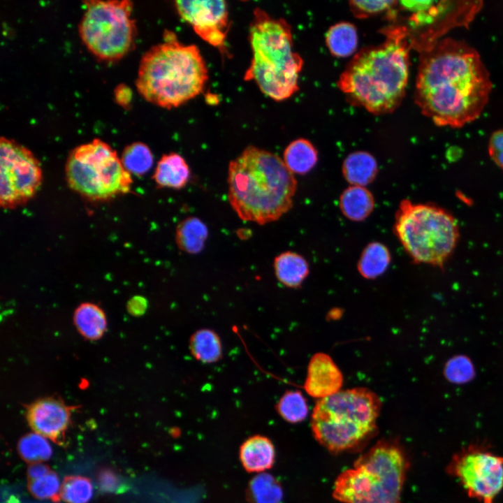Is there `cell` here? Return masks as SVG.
Instances as JSON below:
<instances>
[{
	"instance_id": "ab89813d",
	"label": "cell",
	"mask_w": 503,
	"mask_h": 503,
	"mask_svg": "<svg viewBox=\"0 0 503 503\" xmlns=\"http://www.w3.org/2000/svg\"><path fill=\"white\" fill-rule=\"evenodd\" d=\"M51 469L43 462L30 464L27 469V480L36 479L48 472Z\"/></svg>"
},
{
	"instance_id": "7402d4cb",
	"label": "cell",
	"mask_w": 503,
	"mask_h": 503,
	"mask_svg": "<svg viewBox=\"0 0 503 503\" xmlns=\"http://www.w3.org/2000/svg\"><path fill=\"white\" fill-rule=\"evenodd\" d=\"M73 322L78 333L92 341L100 339L107 328L105 312L92 302H83L75 309Z\"/></svg>"
},
{
	"instance_id": "f1b7e54d",
	"label": "cell",
	"mask_w": 503,
	"mask_h": 503,
	"mask_svg": "<svg viewBox=\"0 0 503 503\" xmlns=\"http://www.w3.org/2000/svg\"><path fill=\"white\" fill-rule=\"evenodd\" d=\"M120 159L124 168L129 173L138 176L147 173L154 162L150 149L147 145L140 142L127 145Z\"/></svg>"
},
{
	"instance_id": "6da1fadb",
	"label": "cell",
	"mask_w": 503,
	"mask_h": 503,
	"mask_svg": "<svg viewBox=\"0 0 503 503\" xmlns=\"http://www.w3.org/2000/svg\"><path fill=\"white\" fill-rule=\"evenodd\" d=\"M414 100L436 125L459 128L478 118L492 90L478 52L462 41L439 40L420 53Z\"/></svg>"
},
{
	"instance_id": "1f68e13d",
	"label": "cell",
	"mask_w": 503,
	"mask_h": 503,
	"mask_svg": "<svg viewBox=\"0 0 503 503\" xmlns=\"http://www.w3.org/2000/svg\"><path fill=\"white\" fill-rule=\"evenodd\" d=\"M61 484V500L66 503H88L92 497L93 486L87 477L66 476Z\"/></svg>"
},
{
	"instance_id": "30bf717a",
	"label": "cell",
	"mask_w": 503,
	"mask_h": 503,
	"mask_svg": "<svg viewBox=\"0 0 503 503\" xmlns=\"http://www.w3.org/2000/svg\"><path fill=\"white\" fill-rule=\"evenodd\" d=\"M79 35L87 48L97 58L117 60L133 47L136 23L133 3L129 0L84 2Z\"/></svg>"
},
{
	"instance_id": "836d02e7",
	"label": "cell",
	"mask_w": 503,
	"mask_h": 503,
	"mask_svg": "<svg viewBox=\"0 0 503 503\" xmlns=\"http://www.w3.org/2000/svg\"><path fill=\"white\" fill-rule=\"evenodd\" d=\"M443 372L445 378L454 384H466L475 376L473 363L465 355H457L449 359Z\"/></svg>"
},
{
	"instance_id": "e0dca14e",
	"label": "cell",
	"mask_w": 503,
	"mask_h": 503,
	"mask_svg": "<svg viewBox=\"0 0 503 503\" xmlns=\"http://www.w3.org/2000/svg\"><path fill=\"white\" fill-rule=\"evenodd\" d=\"M239 458L247 472L261 473L272 467L275 460V446L268 437L253 435L241 444Z\"/></svg>"
},
{
	"instance_id": "3957f363",
	"label": "cell",
	"mask_w": 503,
	"mask_h": 503,
	"mask_svg": "<svg viewBox=\"0 0 503 503\" xmlns=\"http://www.w3.org/2000/svg\"><path fill=\"white\" fill-rule=\"evenodd\" d=\"M228 185L229 203L238 217L263 225L291 209L297 183L283 159L249 145L230 162Z\"/></svg>"
},
{
	"instance_id": "9a60e30c",
	"label": "cell",
	"mask_w": 503,
	"mask_h": 503,
	"mask_svg": "<svg viewBox=\"0 0 503 503\" xmlns=\"http://www.w3.org/2000/svg\"><path fill=\"white\" fill-rule=\"evenodd\" d=\"M73 409L59 398L46 397L38 399L27 407L26 418L34 432L62 445L66 442Z\"/></svg>"
},
{
	"instance_id": "9c48e42d",
	"label": "cell",
	"mask_w": 503,
	"mask_h": 503,
	"mask_svg": "<svg viewBox=\"0 0 503 503\" xmlns=\"http://www.w3.org/2000/svg\"><path fill=\"white\" fill-rule=\"evenodd\" d=\"M66 175L73 190L95 201L126 194L133 182L131 174L124 168L116 151L97 138L71 152Z\"/></svg>"
},
{
	"instance_id": "8d00e7d4",
	"label": "cell",
	"mask_w": 503,
	"mask_h": 503,
	"mask_svg": "<svg viewBox=\"0 0 503 503\" xmlns=\"http://www.w3.org/2000/svg\"><path fill=\"white\" fill-rule=\"evenodd\" d=\"M98 481L99 486L106 491H113L119 486V479L111 470H101L99 474Z\"/></svg>"
},
{
	"instance_id": "5b68a950",
	"label": "cell",
	"mask_w": 503,
	"mask_h": 503,
	"mask_svg": "<svg viewBox=\"0 0 503 503\" xmlns=\"http://www.w3.org/2000/svg\"><path fill=\"white\" fill-rule=\"evenodd\" d=\"M249 39L252 51L245 80H254L261 91L281 101L298 90L302 68V57L293 51L291 26L282 18H275L259 8L254 10Z\"/></svg>"
},
{
	"instance_id": "484cf974",
	"label": "cell",
	"mask_w": 503,
	"mask_h": 503,
	"mask_svg": "<svg viewBox=\"0 0 503 503\" xmlns=\"http://www.w3.org/2000/svg\"><path fill=\"white\" fill-rule=\"evenodd\" d=\"M358 41L356 27L349 22L331 26L326 36V43L330 54L337 57H347L353 54Z\"/></svg>"
},
{
	"instance_id": "ffe728a7",
	"label": "cell",
	"mask_w": 503,
	"mask_h": 503,
	"mask_svg": "<svg viewBox=\"0 0 503 503\" xmlns=\"http://www.w3.org/2000/svg\"><path fill=\"white\" fill-rule=\"evenodd\" d=\"M274 270L278 281L289 288L300 286L309 274V264L301 255L285 252L275 257Z\"/></svg>"
},
{
	"instance_id": "d4e9b609",
	"label": "cell",
	"mask_w": 503,
	"mask_h": 503,
	"mask_svg": "<svg viewBox=\"0 0 503 503\" xmlns=\"http://www.w3.org/2000/svg\"><path fill=\"white\" fill-rule=\"evenodd\" d=\"M283 156L286 166L293 174L304 175L315 166L318 152L310 141L299 138L286 147Z\"/></svg>"
},
{
	"instance_id": "4fadbf2b",
	"label": "cell",
	"mask_w": 503,
	"mask_h": 503,
	"mask_svg": "<svg viewBox=\"0 0 503 503\" xmlns=\"http://www.w3.org/2000/svg\"><path fill=\"white\" fill-rule=\"evenodd\" d=\"M0 203L5 209L24 205L42 183L38 160L26 147L13 140L0 139Z\"/></svg>"
},
{
	"instance_id": "4dcf8cb0",
	"label": "cell",
	"mask_w": 503,
	"mask_h": 503,
	"mask_svg": "<svg viewBox=\"0 0 503 503\" xmlns=\"http://www.w3.org/2000/svg\"><path fill=\"white\" fill-rule=\"evenodd\" d=\"M279 415L290 423L304 421L308 414V405L302 393L299 391H286L275 405Z\"/></svg>"
},
{
	"instance_id": "52a82bcc",
	"label": "cell",
	"mask_w": 503,
	"mask_h": 503,
	"mask_svg": "<svg viewBox=\"0 0 503 503\" xmlns=\"http://www.w3.org/2000/svg\"><path fill=\"white\" fill-rule=\"evenodd\" d=\"M409 465L397 442L379 441L337 478L333 497L343 503H402Z\"/></svg>"
},
{
	"instance_id": "d6986e66",
	"label": "cell",
	"mask_w": 503,
	"mask_h": 503,
	"mask_svg": "<svg viewBox=\"0 0 503 503\" xmlns=\"http://www.w3.org/2000/svg\"><path fill=\"white\" fill-rule=\"evenodd\" d=\"M339 205L345 217L351 221H360L373 211L374 199L365 187L351 185L340 195Z\"/></svg>"
},
{
	"instance_id": "5bb4252c",
	"label": "cell",
	"mask_w": 503,
	"mask_h": 503,
	"mask_svg": "<svg viewBox=\"0 0 503 503\" xmlns=\"http://www.w3.org/2000/svg\"><path fill=\"white\" fill-rule=\"evenodd\" d=\"M175 6L180 17L203 40L217 48L222 54L228 53L225 41L229 22L225 1H176Z\"/></svg>"
},
{
	"instance_id": "74e56055",
	"label": "cell",
	"mask_w": 503,
	"mask_h": 503,
	"mask_svg": "<svg viewBox=\"0 0 503 503\" xmlns=\"http://www.w3.org/2000/svg\"><path fill=\"white\" fill-rule=\"evenodd\" d=\"M131 91L124 85H119L115 90V98L117 103L122 107L129 105L131 100Z\"/></svg>"
},
{
	"instance_id": "f546056e",
	"label": "cell",
	"mask_w": 503,
	"mask_h": 503,
	"mask_svg": "<svg viewBox=\"0 0 503 503\" xmlns=\"http://www.w3.org/2000/svg\"><path fill=\"white\" fill-rule=\"evenodd\" d=\"M17 451L20 457L29 464L46 461L52 454L47 438L36 432L22 437L17 443Z\"/></svg>"
},
{
	"instance_id": "8fae6325",
	"label": "cell",
	"mask_w": 503,
	"mask_h": 503,
	"mask_svg": "<svg viewBox=\"0 0 503 503\" xmlns=\"http://www.w3.org/2000/svg\"><path fill=\"white\" fill-rule=\"evenodd\" d=\"M401 9L409 11L404 25L411 48L419 53L432 48L450 29L467 27L482 7L480 1H402Z\"/></svg>"
},
{
	"instance_id": "d590c367",
	"label": "cell",
	"mask_w": 503,
	"mask_h": 503,
	"mask_svg": "<svg viewBox=\"0 0 503 503\" xmlns=\"http://www.w3.org/2000/svg\"><path fill=\"white\" fill-rule=\"evenodd\" d=\"M488 154L493 161L503 168V129H500L491 135L488 143Z\"/></svg>"
},
{
	"instance_id": "83f0119b",
	"label": "cell",
	"mask_w": 503,
	"mask_h": 503,
	"mask_svg": "<svg viewBox=\"0 0 503 503\" xmlns=\"http://www.w3.org/2000/svg\"><path fill=\"white\" fill-rule=\"evenodd\" d=\"M247 496L252 503H279L282 499V489L272 475L260 473L249 482Z\"/></svg>"
},
{
	"instance_id": "44dd1931",
	"label": "cell",
	"mask_w": 503,
	"mask_h": 503,
	"mask_svg": "<svg viewBox=\"0 0 503 503\" xmlns=\"http://www.w3.org/2000/svg\"><path fill=\"white\" fill-rule=\"evenodd\" d=\"M342 170L344 177L349 184L365 187L376 177L378 166L376 159L371 154L365 151H356L346 157Z\"/></svg>"
},
{
	"instance_id": "277c9868",
	"label": "cell",
	"mask_w": 503,
	"mask_h": 503,
	"mask_svg": "<svg viewBox=\"0 0 503 503\" xmlns=\"http://www.w3.org/2000/svg\"><path fill=\"white\" fill-rule=\"evenodd\" d=\"M207 79V68L198 47L184 45L173 32L166 31L163 42L143 55L136 85L147 101L170 109L199 95Z\"/></svg>"
},
{
	"instance_id": "7c38bea8",
	"label": "cell",
	"mask_w": 503,
	"mask_h": 503,
	"mask_svg": "<svg viewBox=\"0 0 503 503\" xmlns=\"http://www.w3.org/2000/svg\"><path fill=\"white\" fill-rule=\"evenodd\" d=\"M447 472L481 503H493L503 488V456L485 444H471L455 453Z\"/></svg>"
},
{
	"instance_id": "d6a6232c",
	"label": "cell",
	"mask_w": 503,
	"mask_h": 503,
	"mask_svg": "<svg viewBox=\"0 0 503 503\" xmlns=\"http://www.w3.org/2000/svg\"><path fill=\"white\" fill-rule=\"evenodd\" d=\"M28 490L36 498L50 500L58 503L61 500L60 481L57 473L52 469L36 479L27 480Z\"/></svg>"
},
{
	"instance_id": "8992f818",
	"label": "cell",
	"mask_w": 503,
	"mask_h": 503,
	"mask_svg": "<svg viewBox=\"0 0 503 503\" xmlns=\"http://www.w3.org/2000/svg\"><path fill=\"white\" fill-rule=\"evenodd\" d=\"M381 407L379 396L363 387L319 399L312 414L314 437L332 452L357 449L377 431Z\"/></svg>"
},
{
	"instance_id": "603a6c76",
	"label": "cell",
	"mask_w": 503,
	"mask_h": 503,
	"mask_svg": "<svg viewBox=\"0 0 503 503\" xmlns=\"http://www.w3.org/2000/svg\"><path fill=\"white\" fill-rule=\"evenodd\" d=\"M189 348L192 356L203 363H214L222 358L221 339L214 330L210 328L196 330L189 338Z\"/></svg>"
},
{
	"instance_id": "4316f807",
	"label": "cell",
	"mask_w": 503,
	"mask_h": 503,
	"mask_svg": "<svg viewBox=\"0 0 503 503\" xmlns=\"http://www.w3.org/2000/svg\"><path fill=\"white\" fill-rule=\"evenodd\" d=\"M391 261L387 247L381 242H372L364 248L358 262V270L365 279H375L386 270Z\"/></svg>"
},
{
	"instance_id": "2e32d148",
	"label": "cell",
	"mask_w": 503,
	"mask_h": 503,
	"mask_svg": "<svg viewBox=\"0 0 503 503\" xmlns=\"http://www.w3.org/2000/svg\"><path fill=\"white\" fill-rule=\"evenodd\" d=\"M343 383L341 371L328 355L316 353L311 358L304 384L312 397L322 399L340 391Z\"/></svg>"
},
{
	"instance_id": "ba28073f",
	"label": "cell",
	"mask_w": 503,
	"mask_h": 503,
	"mask_svg": "<svg viewBox=\"0 0 503 503\" xmlns=\"http://www.w3.org/2000/svg\"><path fill=\"white\" fill-rule=\"evenodd\" d=\"M393 231L414 263L443 268L459 238L457 220L446 210L430 203L401 201Z\"/></svg>"
},
{
	"instance_id": "cb8c5ba5",
	"label": "cell",
	"mask_w": 503,
	"mask_h": 503,
	"mask_svg": "<svg viewBox=\"0 0 503 503\" xmlns=\"http://www.w3.org/2000/svg\"><path fill=\"white\" fill-rule=\"evenodd\" d=\"M208 235L206 225L198 218L187 217L182 220L175 230V242L178 248L186 253H200Z\"/></svg>"
},
{
	"instance_id": "7a4b0ae2",
	"label": "cell",
	"mask_w": 503,
	"mask_h": 503,
	"mask_svg": "<svg viewBox=\"0 0 503 503\" xmlns=\"http://www.w3.org/2000/svg\"><path fill=\"white\" fill-rule=\"evenodd\" d=\"M381 32L384 41L359 50L337 81L351 104L374 115L391 112L400 105L409 74L411 46L406 27L392 24Z\"/></svg>"
},
{
	"instance_id": "f35d334b",
	"label": "cell",
	"mask_w": 503,
	"mask_h": 503,
	"mask_svg": "<svg viewBox=\"0 0 503 503\" xmlns=\"http://www.w3.org/2000/svg\"><path fill=\"white\" fill-rule=\"evenodd\" d=\"M147 307L146 299L141 296L133 298L129 302V311L133 315H141L145 313Z\"/></svg>"
},
{
	"instance_id": "ac0fdd59",
	"label": "cell",
	"mask_w": 503,
	"mask_h": 503,
	"mask_svg": "<svg viewBox=\"0 0 503 503\" xmlns=\"http://www.w3.org/2000/svg\"><path fill=\"white\" fill-rule=\"evenodd\" d=\"M190 170L184 159L179 154H163L158 161L152 178L159 188L180 189L189 181Z\"/></svg>"
},
{
	"instance_id": "e575fe53",
	"label": "cell",
	"mask_w": 503,
	"mask_h": 503,
	"mask_svg": "<svg viewBox=\"0 0 503 503\" xmlns=\"http://www.w3.org/2000/svg\"><path fill=\"white\" fill-rule=\"evenodd\" d=\"M398 1H349L352 13L358 18H366L383 13H389L396 5Z\"/></svg>"
}]
</instances>
